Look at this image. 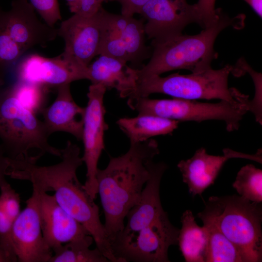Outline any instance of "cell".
Returning <instances> with one entry per match:
<instances>
[{
  "label": "cell",
  "mask_w": 262,
  "mask_h": 262,
  "mask_svg": "<svg viewBox=\"0 0 262 262\" xmlns=\"http://www.w3.org/2000/svg\"><path fill=\"white\" fill-rule=\"evenodd\" d=\"M69 9L74 14L90 16L102 7V3L109 0H66Z\"/></svg>",
  "instance_id": "obj_31"
},
{
  "label": "cell",
  "mask_w": 262,
  "mask_h": 262,
  "mask_svg": "<svg viewBox=\"0 0 262 262\" xmlns=\"http://www.w3.org/2000/svg\"><path fill=\"white\" fill-rule=\"evenodd\" d=\"M11 85L21 104L34 114L41 113L46 107L50 88L18 80Z\"/></svg>",
  "instance_id": "obj_27"
},
{
  "label": "cell",
  "mask_w": 262,
  "mask_h": 262,
  "mask_svg": "<svg viewBox=\"0 0 262 262\" xmlns=\"http://www.w3.org/2000/svg\"><path fill=\"white\" fill-rule=\"evenodd\" d=\"M180 122L149 115L123 117L116 124L127 136L130 143L146 141L152 137L171 134Z\"/></svg>",
  "instance_id": "obj_21"
},
{
  "label": "cell",
  "mask_w": 262,
  "mask_h": 262,
  "mask_svg": "<svg viewBox=\"0 0 262 262\" xmlns=\"http://www.w3.org/2000/svg\"><path fill=\"white\" fill-rule=\"evenodd\" d=\"M106 88L99 84L89 86L88 102L85 107L82 140L84 153L82 157L86 167L84 187L95 199L98 193L97 173L98 164L104 149V134L108 129L105 120L106 109L103 99Z\"/></svg>",
  "instance_id": "obj_10"
},
{
  "label": "cell",
  "mask_w": 262,
  "mask_h": 262,
  "mask_svg": "<svg viewBox=\"0 0 262 262\" xmlns=\"http://www.w3.org/2000/svg\"><path fill=\"white\" fill-rule=\"evenodd\" d=\"M41 155L9 159L7 176L27 180L33 189L53 196L59 205L80 222L92 236L96 247L109 262H119L114 255L104 225L101 222L99 209L77 176L83 161L80 148L70 141L62 149L61 161L51 165L37 164Z\"/></svg>",
  "instance_id": "obj_1"
},
{
  "label": "cell",
  "mask_w": 262,
  "mask_h": 262,
  "mask_svg": "<svg viewBox=\"0 0 262 262\" xmlns=\"http://www.w3.org/2000/svg\"><path fill=\"white\" fill-rule=\"evenodd\" d=\"M216 0H198L195 4L198 24L203 29L211 25L218 17L220 9H215Z\"/></svg>",
  "instance_id": "obj_30"
},
{
  "label": "cell",
  "mask_w": 262,
  "mask_h": 262,
  "mask_svg": "<svg viewBox=\"0 0 262 262\" xmlns=\"http://www.w3.org/2000/svg\"><path fill=\"white\" fill-rule=\"evenodd\" d=\"M140 14L147 20L146 35L156 41L180 34L188 24L198 23L195 4L190 5L186 0H149Z\"/></svg>",
  "instance_id": "obj_14"
},
{
  "label": "cell",
  "mask_w": 262,
  "mask_h": 262,
  "mask_svg": "<svg viewBox=\"0 0 262 262\" xmlns=\"http://www.w3.org/2000/svg\"><path fill=\"white\" fill-rule=\"evenodd\" d=\"M167 167L163 162L150 163L149 177L138 202L126 215L127 223L123 230H137L167 215L162 207L160 197L161 181Z\"/></svg>",
  "instance_id": "obj_19"
},
{
  "label": "cell",
  "mask_w": 262,
  "mask_h": 262,
  "mask_svg": "<svg viewBox=\"0 0 262 262\" xmlns=\"http://www.w3.org/2000/svg\"><path fill=\"white\" fill-rule=\"evenodd\" d=\"M233 67L213 69L212 67L188 75L173 73L162 77L154 75L138 80L129 98L148 97L154 93L175 98L196 100L218 99L235 101L239 91L228 86L229 74Z\"/></svg>",
  "instance_id": "obj_6"
},
{
  "label": "cell",
  "mask_w": 262,
  "mask_h": 262,
  "mask_svg": "<svg viewBox=\"0 0 262 262\" xmlns=\"http://www.w3.org/2000/svg\"><path fill=\"white\" fill-rule=\"evenodd\" d=\"M99 56L88 66V80L92 84L103 85L107 90L116 89L121 98H128L137 81L136 68L117 58L105 55Z\"/></svg>",
  "instance_id": "obj_20"
},
{
  "label": "cell",
  "mask_w": 262,
  "mask_h": 262,
  "mask_svg": "<svg viewBox=\"0 0 262 262\" xmlns=\"http://www.w3.org/2000/svg\"><path fill=\"white\" fill-rule=\"evenodd\" d=\"M94 241L91 235L62 245L53 251L49 262H108L96 247L89 248Z\"/></svg>",
  "instance_id": "obj_25"
},
{
  "label": "cell",
  "mask_w": 262,
  "mask_h": 262,
  "mask_svg": "<svg viewBox=\"0 0 262 262\" xmlns=\"http://www.w3.org/2000/svg\"><path fill=\"white\" fill-rule=\"evenodd\" d=\"M16 80L57 87L74 81L88 80V66L62 53L53 58L33 54L19 62L15 70Z\"/></svg>",
  "instance_id": "obj_11"
},
{
  "label": "cell",
  "mask_w": 262,
  "mask_h": 262,
  "mask_svg": "<svg viewBox=\"0 0 262 262\" xmlns=\"http://www.w3.org/2000/svg\"><path fill=\"white\" fill-rule=\"evenodd\" d=\"M223 153V156L210 155L204 147H200L191 158L179 162L177 166L181 173L182 180L188 185L189 192L193 196L201 195L213 184L222 167L229 159L245 158L262 163L261 151L250 155L225 148Z\"/></svg>",
  "instance_id": "obj_16"
},
{
  "label": "cell",
  "mask_w": 262,
  "mask_h": 262,
  "mask_svg": "<svg viewBox=\"0 0 262 262\" xmlns=\"http://www.w3.org/2000/svg\"><path fill=\"white\" fill-rule=\"evenodd\" d=\"M35 190L38 193L43 237L52 252L62 245L91 235L80 222L59 205L53 195Z\"/></svg>",
  "instance_id": "obj_17"
},
{
  "label": "cell",
  "mask_w": 262,
  "mask_h": 262,
  "mask_svg": "<svg viewBox=\"0 0 262 262\" xmlns=\"http://www.w3.org/2000/svg\"><path fill=\"white\" fill-rule=\"evenodd\" d=\"M179 232L166 215L137 230H122L110 244L119 262H168V248L178 245Z\"/></svg>",
  "instance_id": "obj_8"
},
{
  "label": "cell",
  "mask_w": 262,
  "mask_h": 262,
  "mask_svg": "<svg viewBox=\"0 0 262 262\" xmlns=\"http://www.w3.org/2000/svg\"><path fill=\"white\" fill-rule=\"evenodd\" d=\"M100 9L90 16L73 14L61 23L57 34L65 42L64 56L88 66L99 55L103 36Z\"/></svg>",
  "instance_id": "obj_13"
},
{
  "label": "cell",
  "mask_w": 262,
  "mask_h": 262,
  "mask_svg": "<svg viewBox=\"0 0 262 262\" xmlns=\"http://www.w3.org/2000/svg\"><path fill=\"white\" fill-rule=\"evenodd\" d=\"M178 245L187 262H206L208 232L206 227L199 226L192 211L186 210L181 217Z\"/></svg>",
  "instance_id": "obj_22"
},
{
  "label": "cell",
  "mask_w": 262,
  "mask_h": 262,
  "mask_svg": "<svg viewBox=\"0 0 262 262\" xmlns=\"http://www.w3.org/2000/svg\"><path fill=\"white\" fill-rule=\"evenodd\" d=\"M35 10L48 25L54 27L62 19L58 0H29Z\"/></svg>",
  "instance_id": "obj_29"
},
{
  "label": "cell",
  "mask_w": 262,
  "mask_h": 262,
  "mask_svg": "<svg viewBox=\"0 0 262 262\" xmlns=\"http://www.w3.org/2000/svg\"><path fill=\"white\" fill-rule=\"evenodd\" d=\"M251 7L258 16H262V0H244Z\"/></svg>",
  "instance_id": "obj_34"
},
{
  "label": "cell",
  "mask_w": 262,
  "mask_h": 262,
  "mask_svg": "<svg viewBox=\"0 0 262 262\" xmlns=\"http://www.w3.org/2000/svg\"><path fill=\"white\" fill-rule=\"evenodd\" d=\"M232 187L240 196L256 203L262 202V170L247 164L237 174Z\"/></svg>",
  "instance_id": "obj_26"
},
{
  "label": "cell",
  "mask_w": 262,
  "mask_h": 262,
  "mask_svg": "<svg viewBox=\"0 0 262 262\" xmlns=\"http://www.w3.org/2000/svg\"><path fill=\"white\" fill-rule=\"evenodd\" d=\"M16 262V260L10 255L0 244V262Z\"/></svg>",
  "instance_id": "obj_35"
},
{
  "label": "cell",
  "mask_w": 262,
  "mask_h": 262,
  "mask_svg": "<svg viewBox=\"0 0 262 262\" xmlns=\"http://www.w3.org/2000/svg\"><path fill=\"white\" fill-rule=\"evenodd\" d=\"M54 102L41 112L49 135L55 132L68 133L78 140L82 139L85 107L78 105L70 91V83L57 87Z\"/></svg>",
  "instance_id": "obj_18"
},
{
  "label": "cell",
  "mask_w": 262,
  "mask_h": 262,
  "mask_svg": "<svg viewBox=\"0 0 262 262\" xmlns=\"http://www.w3.org/2000/svg\"><path fill=\"white\" fill-rule=\"evenodd\" d=\"M237 21L238 18H230L221 10L217 19L198 34L181 33L164 40H152L149 61L142 68H136L137 80L177 69L195 72L211 67L212 62L217 57L214 49L216 37Z\"/></svg>",
  "instance_id": "obj_3"
},
{
  "label": "cell",
  "mask_w": 262,
  "mask_h": 262,
  "mask_svg": "<svg viewBox=\"0 0 262 262\" xmlns=\"http://www.w3.org/2000/svg\"><path fill=\"white\" fill-rule=\"evenodd\" d=\"M149 0H109L116 1L121 5V15L132 17L135 14L140 13L142 7Z\"/></svg>",
  "instance_id": "obj_32"
},
{
  "label": "cell",
  "mask_w": 262,
  "mask_h": 262,
  "mask_svg": "<svg viewBox=\"0 0 262 262\" xmlns=\"http://www.w3.org/2000/svg\"><path fill=\"white\" fill-rule=\"evenodd\" d=\"M100 12L103 36L99 55L136 64L149 57L151 48L145 44V27L141 20L110 13L102 7Z\"/></svg>",
  "instance_id": "obj_9"
},
{
  "label": "cell",
  "mask_w": 262,
  "mask_h": 262,
  "mask_svg": "<svg viewBox=\"0 0 262 262\" xmlns=\"http://www.w3.org/2000/svg\"><path fill=\"white\" fill-rule=\"evenodd\" d=\"M2 10H0V15ZM25 52L10 36L0 17V81L5 82L9 71Z\"/></svg>",
  "instance_id": "obj_28"
},
{
  "label": "cell",
  "mask_w": 262,
  "mask_h": 262,
  "mask_svg": "<svg viewBox=\"0 0 262 262\" xmlns=\"http://www.w3.org/2000/svg\"><path fill=\"white\" fill-rule=\"evenodd\" d=\"M4 84H5V82H2L0 81V91H1V90L3 87V86L4 85Z\"/></svg>",
  "instance_id": "obj_36"
},
{
  "label": "cell",
  "mask_w": 262,
  "mask_h": 262,
  "mask_svg": "<svg viewBox=\"0 0 262 262\" xmlns=\"http://www.w3.org/2000/svg\"><path fill=\"white\" fill-rule=\"evenodd\" d=\"M20 212L19 195L7 181L0 186V244L17 261L12 246L11 232Z\"/></svg>",
  "instance_id": "obj_23"
},
{
  "label": "cell",
  "mask_w": 262,
  "mask_h": 262,
  "mask_svg": "<svg viewBox=\"0 0 262 262\" xmlns=\"http://www.w3.org/2000/svg\"><path fill=\"white\" fill-rule=\"evenodd\" d=\"M208 232L206 262H245L239 248L208 218L197 214Z\"/></svg>",
  "instance_id": "obj_24"
},
{
  "label": "cell",
  "mask_w": 262,
  "mask_h": 262,
  "mask_svg": "<svg viewBox=\"0 0 262 262\" xmlns=\"http://www.w3.org/2000/svg\"><path fill=\"white\" fill-rule=\"evenodd\" d=\"M8 168V157L6 155L3 147L0 144V186L7 181L6 177Z\"/></svg>",
  "instance_id": "obj_33"
},
{
  "label": "cell",
  "mask_w": 262,
  "mask_h": 262,
  "mask_svg": "<svg viewBox=\"0 0 262 262\" xmlns=\"http://www.w3.org/2000/svg\"><path fill=\"white\" fill-rule=\"evenodd\" d=\"M43 121L24 106L11 84L0 91V139L6 155L11 159L28 157L32 149L42 155L61 157L62 149L50 145Z\"/></svg>",
  "instance_id": "obj_5"
},
{
  "label": "cell",
  "mask_w": 262,
  "mask_h": 262,
  "mask_svg": "<svg viewBox=\"0 0 262 262\" xmlns=\"http://www.w3.org/2000/svg\"><path fill=\"white\" fill-rule=\"evenodd\" d=\"M248 97L238 94L235 101L221 100L207 103L174 98L172 99H151L148 97L129 98L127 104L138 115H149L178 121L201 122L218 120L225 123L229 131L238 129L240 122L249 111Z\"/></svg>",
  "instance_id": "obj_7"
},
{
  "label": "cell",
  "mask_w": 262,
  "mask_h": 262,
  "mask_svg": "<svg viewBox=\"0 0 262 262\" xmlns=\"http://www.w3.org/2000/svg\"><path fill=\"white\" fill-rule=\"evenodd\" d=\"M159 152L158 144L154 139L130 143L126 153L111 157L106 168H98V194L110 243L123 229L127 213L138 202L149 177L150 164Z\"/></svg>",
  "instance_id": "obj_2"
},
{
  "label": "cell",
  "mask_w": 262,
  "mask_h": 262,
  "mask_svg": "<svg viewBox=\"0 0 262 262\" xmlns=\"http://www.w3.org/2000/svg\"><path fill=\"white\" fill-rule=\"evenodd\" d=\"M14 223L12 246L18 262H49L53 252L47 245L42 233L37 192L26 201Z\"/></svg>",
  "instance_id": "obj_12"
},
{
  "label": "cell",
  "mask_w": 262,
  "mask_h": 262,
  "mask_svg": "<svg viewBox=\"0 0 262 262\" xmlns=\"http://www.w3.org/2000/svg\"><path fill=\"white\" fill-rule=\"evenodd\" d=\"M2 23L12 39L25 52L53 41L57 29L41 22L28 0H14L8 11H1Z\"/></svg>",
  "instance_id": "obj_15"
},
{
  "label": "cell",
  "mask_w": 262,
  "mask_h": 262,
  "mask_svg": "<svg viewBox=\"0 0 262 262\" xmlns=\"http://www.w3.org/2000/svg\"><path fill=\"white\" fill-rule=\"evenodd\" d=\"M0 10H1V8H0Z\"/></svg>",
  "instance_id": "obj_37"
},
{
  "label": "cell",
  "mask_w": 262,
  "mask_h": 262,
  "mask_svg": "<svg viewBox=\"0 0 262 262\" xmlns=\"http://www.w3.org/2000/svg\"><path fill=\"white\" fill-rule=\"evenodd\" d=\"M210 219L240 250L245 262L262 260V203L236 195L209 197L197 213Z\"/></svg>",
  "instance_id": "obj_4"
}]
</instances>
